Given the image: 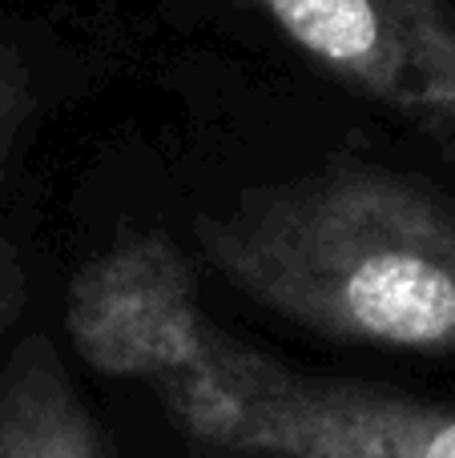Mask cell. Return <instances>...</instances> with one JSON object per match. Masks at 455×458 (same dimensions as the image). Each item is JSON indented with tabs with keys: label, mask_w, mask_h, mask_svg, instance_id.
Instances as JSON below:
<instances>
[{
	"label": "cell",
	"mask_w": 455,
	"mask_h": 458,
	"mask_svg": "<svg viewBox=\"0 0 455 458\" xmlns=\"http://www.w3.org/2000/svg\"><path fill=\"white\" fill-rule=\"evenodd\" d=\"M234 458H455V406L270 362Z\"/></svg>",
	"instance_id": "cell-4"
},
{
	"label": "cell",
	"mask_w": 455,
	"mask_h": 458,
	"mask_svg": "<svg viewBox=\"0 0 455 458\" xmlns=\"http://www.w3.org/2000/svg\"><path fill=\"white\" fill-rule=\"evenodd\" d=\"M64 330L97 374L150 382L185 435L234 451L266 354L210 322L169 237H121L85 261L69 285Z\"/></svg>",
	"instance_id": "cell-2"
},
{
	"label": "cell",
	"mask_w": 455,
	"mask_h": 458,
	"mask_svg": "<svg viewBox=\"0 0 455 458\" xmlns=\"http://www.w3.org/2000/svg\"><path fill=\"white\" fill-rule=\"evenodd\" d=\"M363 101L455 161V13L448 0H234Z\"/></svg>",
	"instance_id": "cell-3"
},
{
	"label": "cell",
	"mask_w": 455,
	"mask_h": 458,
	"mask_svg": "<svg viewBox=\"0 0 455 458\" xmlns=\"http://www.w3.org/2000/svg\"><path fill=\"white\" fill-rule=\"evenodd\" d=\"M16 310H21V266H16L13 242L0 229V334L13 326Z\"/></svg>",
	"instance_id": "cell-6"
},
{
	"label": "cell",
	"mask_w": 455,
	"mask_h": 458,
	"mask_svg": "<svg viewBox=\"0 0 455 458\" xmlns=\"http://www.w3.org/2000/svg\"><path fill=\"white\" fill-rule=\"evenodd\" d=\"M202 258L331 342L455 354V201L387 169L266 185L193 222Z\"/></svg>",
	"instance_id": "cell-1"
},
{
	"label": "cell",
	"mask_w": 455,
	"mask_h": 458,
	"mask_svg": "<svg viewBox=\"0 0 455 458\" xmlns=\"http://www.w3.org/2000/svg\"><path fill=\"white\" fill-rule=\"evenodd\" d=\"M0 458H113L48 334H29L0 370Z\"/></svg>",
	"instance_id": "cell-5"
}]
</instances>
